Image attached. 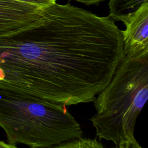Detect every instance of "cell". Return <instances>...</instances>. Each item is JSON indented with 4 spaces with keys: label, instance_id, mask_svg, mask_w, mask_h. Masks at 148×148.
<instances>
[{
    "label": "cell",
    "instance_id": "obj_11",
    "mask_svg": "<svg viewBox=\"0 0 148 148\" xmlns=\"http://www.w3.org/2000/svg\"><path fill=\"white\" fill-rule=\"evenodd\" d=\"M112 148H119V147H117V146H115V147H112Z\"/></svg>",
    "mask_w": 148,
    "mask_h": 148
},
{
    "label": "cell",
    "instance_id": "obj_1",
    "mask_svg": "<svg viewBox=\"0 0 148 148\" xmlns=\"http://www.w3.org/2000/svg\"><path fill=\"white\" fill-rule=\"evenodd\" d=\"M123 57L110 16L56 3L31 26L0 36V89L65 106L93 102Z\"/></svg>",
    "mask_w": 148,
    "mask_h": 148
},
{
    "label": "cell",
    "instance_id": "obj_4",
    "mask_svg": "<svg viewBox=\"0 0 148 148\" xmlns=\"http://www.w3.org/2000/svg\"><path fill=\"white\" fill-rule=\"evenodd\" d=\"M43 9L17 0H0V36L23 30L40 18Z\"/></svg>",
    "mask_w": 148,
    "mask_h": 148
},
{
    "label": "cell",
    "instance_id": "obj_9",
    "mask_svg": "<svg viewBox=\"0 0 148 148\" xmlns=\"http://www.w3.org/2000/svg\"><path fill=\"white\" fill-rule=\"evenodd\" d=\"M81 3H83L86 5H90L92 4H98L102 1H104L105 0H74Z\"/></svg>",
    "mask_w": 148,
    "mask_h": 148
},
{
    "label": "cell",
    "instance_id": "obj_7",
    "mask_svg": "<svg viewBox=\"0 0 148 148\" xmlns=\"http://www.w3.org/2000/svg\"><path fill=\"white\" fill-rule=\"evenodd\" d=\"M51 148H105L97 139L84 137L74 139L62 143Z\"/></svg>",
    "mask_w": 148,
    "mask_h": 148
},
{
    "label": "cell",
    "instance_id": "obj_2",
    "mask_svg": "<svg viewBox=\"0 0 148 148\" xmlns=\"http://www.w3.org/2000/svg\"><path fill=\"white\" fill-rule=\"evenodd\" d=\"M93 101L90 118L99 139L119 148H143L135 138L136 119L148 99V54L123 56L108 85Z\"/></svg>",
    "mask_w": 148,
    "mask_h": 148
},
{
    "label": "cell",
    "instance_id": "obj_6",
    "mask_svg": "<svg viewBox=\"0 0 148 148\" xmlns=\"http://www.w3.org/2000/svg\"><path fill=\"white\" fill-rule=\"evenodd\" d=\"M146 2L148 0H110L109 16L115 21H123Z\"/></svg>",
    "mask_w": 148,
    "mask_h": 148
},
{
    "label": "cell",
    "instance_id": "obj_10",
    "mask_svg": "<svg viewBox=\"0 0 148 148\" xmlns=\"http://www.w3.org/2000/svg\"><path fill=\"white\" fill-rule=\"evenodd\" d=\"M0 148H18L16 145H13L9 143L4 142L3 141L0 140Z\"/></svg>",
    "mask_w": 148,
    "mask_h": 148
},
{
    "label": "cell",
    "instance_id": "obj_8",
    "mask_svg": "<svg viewBox=\"0 0 148 148\" xmlns=\"http://www.w3.org/2000/svg\"><path fill=\"white\" fill-rule=\"evenodd\" d=\"M21 2L29 3L37 6L40 8H44L56 3V0H17Z\"/></svg>",
    "mask_w": 148,
    "mask_h": 148
},
{
    "label": "cell",
    "instance_id": "obj_5",
    "mask_svg": "<svg viewBox=\"0 0 148 148\" xmlns=\"http://www.w3.org/2000/svg\"><path fill=\"white\" fill-rule=\"evenodd\" d=\"M123 56L138 57L148 54V2L123 20Z\"/></svg>",
    "mask_w": 148,
    "mask_h": 148
},
{
    "label": "cell",
    "instance_id": "obj_3",
    "mask_svg": "<svg viewBox=\"0 0 148 148\" xmlns=\"http://www.w3.org/2000/svg\"><path fill=\"white\" fill-rule=\"evenodd\" d=\"M0 127L8 143L29 148H51L83 134L66 106L3 89H0Z\"/></svg>",
    "mask_w": 148,
    "mask_h": 148
}]
</instances>
